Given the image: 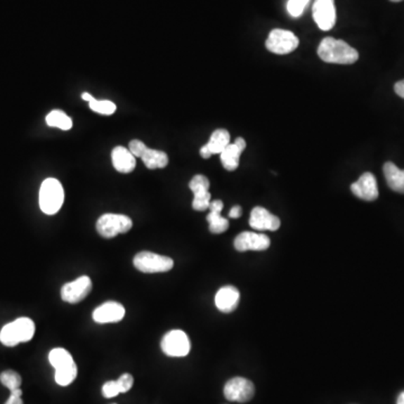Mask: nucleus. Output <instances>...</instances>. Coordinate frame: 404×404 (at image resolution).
<instances>
[{"label": "nucleus", "instance_id": "nucleus-31", "mask_svg": "<svg viewBox=\"0 0 404 404\" xmlns=\"http://www.w3.org/2000/svg\"><path fill=\"white\" fill-rule=\"evenodd\" d=\"M148 146L142 141L133 140L129 143V151L135 157H142L143 154L145 153Z\"/></svg>", "mask_w": 404, "mask_h": 404}, {"label": "nucleus", "instance_id": "nucleus-26", "mask_svg": "<svg viewBox=\"0 0 404 404\" xmlns=\"http://www.w3.org/2000/svg\"><path fill=\"white\" fill-rule=\"evenodd\" d=\"M0 382L3 383L4 386H6L11 392V391L20 388L22 377L17 372L9 370V371H5L0 374Z\"/></svg>", "mask_w": 404, "mask_h": 404}, {"label": "nucleus", "instance_id": "nucleus-37", "mask_svg": "<svg viewBox=\"0 0 404 404\" xmlns=\"http://www.w3.org/2000/svg\"><path fill=\"white\" fill-rule=\"evenodd\" d=\"M391 1H393V3H399V1H402V0H391Z\"/></svg>", "mask_w": 404, "mask_h": 404}, {"label": "nucleus", "instance_id": "nucleus-22", "mask_svg": "<svg viewBox=\"0 0 404 404\" xmlns=\"http://www.w3.org/2000/svg\"><path fill=\"white\" fill-rule=\"evenodd\" d=\"M141 159H143L144 164L150 170L163 169L169 164V157H167V153L157 151V150H152V148H148Z\"/></svg>", "mask_w": 404, "mask_h": 404}, {"label": "nucleus", "instance_id": "nucleus-36", "mask_svg": "<svg viewBox=\"0 0 404 404\" xmlns=\"http://www.w3.org/2000/svg\"><path fill=\"white\" fill-rule=\"evenodd\" d=\"M396 404H404V392H402V393L400 394L399 398H398V402H396Z\"/></svg>", "mask_w": 404, "mask_h": 404}, {"label": "nucleus", "instance_id": "nucleus-15", "mask_svg": "<svg viewBox=\"0 0 404 404\" xmlns=\"http://www.w3.org/2000/svg\"><path fill=\"white\" fill-rule=\"evenodd\" d=\"M351 193L362 200L374 201L379 197L377 178L370 172L364 173L355 183L351 184Z\"/></svg>", "mask_w": 404, "mask_h": 404}, {"label": "nucleus", "instance_id": "nucleus-17", "mask_svg": "<svg viewBox=\"0 0 404 404\" xmlns=\"http://www.w3.org/2000/svg\"><path fill=\"white\" fill-rule=\"evenodd\" d=\"M246 142L242 137L236 138L221 153V164L227 171H235L240 167V154L245 150Z\"/></svg>", "mask_w": 404, "mask_h": 404}, {"label": "nucleus", "instance_id": "nucleus-4", "mask_svg": "<svg viewBox=\"0 0 404 404\" xmlns=\"http://www.w3.org/2000/svg\"><path fill=\"white\" fill-rule=\"evenodd\" d=\"M133 227V221L129 216L117 214H105L98 219L97 232L103 238H114L118 234H126Z\"/></svg>", "mask_w": 404, "mask_h": 404}, {"label": "nucleus", "instance_id": "nucleus-20", "mask_svg": "<svg viewBox=\"0 0 404 404\" xmlns=\"http://www.w3.org/2000/svg\"><path fill=\"white\" fill-rule=\"evenodd\" d=\"M112 159L115 169L120 173L133 172L136 167V157L123 146L112 150Z\"/></svg>", "mask_w": 404, "mask_h": 404}, {"label": "nucleus", "instance_id": "nucleus-3", "mask_svg": "<svg viewBox=\"0 0 404 404\" xmlns=\"http://www.w3.org/2000/svg\"><path fill=\"white\" fill-rule=\"evenodd\" d=\"M65 202V190L59 180L48 178L39 189V208L46 215H56Z\"/></svg>", "mask_w": 404, "mask_h": 404}, {"label": "nucleus", "instance_id": "nucleus-10", "mask_svg": "<svg viewBox=\"0 0 404 404\" xmlns=\"http://www.w3.org/2000/svg\"><path fill=\"white\" fill-rule=\"evenodd\" d=\"M210 182L204 176H193L190 181L189 188L193 193V208L197 211H204L209 208L211 195L209 193Z\"/></svg>", "mask_w": 404, "mask_h": 404}, {"label": "nucleus", "instance_id": "nucleus-11", "mask_svg": "<svg viewBox=\"0 0 404 404\" xmlns=\"http://www.w3.org/2000/svg\"><path fill=\"white\" fill-rule=\"evenodd\" d=\"M313 20L322 31H330L336 22L334 0H315L313 4Z\"/></svg>", "mask_w": 404, "mask_h": 404}, {"label": "nucleus", "instance_id": "nucleus-24", "mask_svg": "<svg viewBox=\"0 0 404 404\" xmlns=\"http://www.w3.org/2000/svg\"><path fill=\"white\" fill-rule=\"evenodd\" d=\"M48 360H50L51 365L53 366L56 370L65 367V366L71 365L74 363L72 355L65 348L52 349L50 351V355H48Z\"/></svg>", "mask_w": 404, "mask_h": 404}, {"label": "nucleus", "instance_id": "nucleus-32", "mask_svg": "<svg viewBox=\"0 0 404 404\" xmlns=\"http://www.w3.org/2000/svg\"><path fill=\"white\" fill-rule=\"evenodd\" d=\"M22 390L17 389V390L11 391V396L8 400L6 401L5 404H24L22 400Z\"/></svg>", "mask_w": 404, "mask_h": 404}, {"label": "nucleus", "instance_id": "nucleus-21", "mask_svg": "<svg viewBox=\"0 0 404 404\" xmlns=\"http://www.w3.org/2000/svg\"><path fill=\"white\" fill-rule=\"evenodd\" d=\"M383 172L389 187L396 193H404V170H400L392 162H388L383 167Z\"/></svg>", "mask_w": 404, "mask_h": 404}, {"label": "nucleus", "instance_id": "nucleus-33", "mask_svg": "<svg viewBox=\"0 0 404 404\" xmlns=\"http://www.w3.org/2000/svg\"><path fill=\"white\" fill-rule=\"evenodd\" d=\"M394 91H396V95L404 99V80L396 82V86H394Z\"/></svg>", "mask_w": 404, "mask_h": 404}, {"label": "nucleus", "instance_id": "nucleus-8", "mask_svg": "<svg viewBox=\"0 0 404 404\" xmlns=\"http://www.w3.org/2000/svg\"><path fill=\"white\" fill-rule=\"evenodd\" d=\"M223 394L229 401L245 402L251 401L255 394V388L249 379L244 377H234L229 379L223 388Z\"/></svg>", "mask_w": 404, "mask_h": 404}, {"label": "nucleus", "instance_id": "nucleus-9", "mask_svg": "<svg viewBox=\"0 0 404 404\" xmlns=\"http://www.w3.org/2000/svg\"><path fill=\"white\" fill-rule=\"evenodd\" d=\"M92 282L89 276H80L73 282H69L61 289L62 300L67 304H76L82 301L91 292Z\"/></svg>", "mask_w": 404, "mask_h": 404}, {"label": "nucleus", "instance_id": "nucleus-25", "mask_svg": "<svg viewBox=\"0 0 404 404\" xmlns=\"http://www.w3.org/2000/svg\"><path fill=\"white\" fill-rule=\"evenodd\" d=\"M77 374H78V368H77L76 363H73L71 365L56 370V382L61 386H67L76 379Z\"/></svg>", "mask_w": 404, "mask_h": 404}, {"label": "nucleus", "instance_id": "nucleus-30", "mask_svg": "<svg viewBox=\"0 0 404 404\" xmlns=\"http://www.w3.org/2000/svg\"><path fill=\"white\" fill-rule=\"evenodd\" d=\"M120 394L119 388H118L117 381H109L105 383L103 386V396L107 399H112L115 396Z\"/></svg>", "mask_w": 404, "mask_h": 404}, {"label": "nucleus", "instance_id": "nucleus-12", "mask_svg": "<svg viewBox=\"0 0 404 404\" xmlns=\"http://www.w3.org/2000/svg\"><path fill=\"white\" fill-rule=\"evenodd\" d=\"M234 245L238 252L265 251L270 247L271 240L264 234L244 232L235 238Z\"/></svg>", "mask_w": 404, "mask_h": 404}, {"label": "nucleus", "instance_id": "nucleus-27", "mask_svg": "<svg viewBox=\"0 0 404 404\" xmlns=\"http://www.w3.org/2000/svg\"><path fill=\"white\" fill-rule=\"evenodd\" d=\"M89 107L93 112H98V114L106 115V116L114 114L116 112V109H117L116 105L112 101L97 100V99L90 101Z\"/></svg>", "mask_w": 404, "mask_h": 404}, {"label": "nucleus", "instance_id": "nucleus-13", "mask_svg": "<svg viewBox=\"0 0 404 404\" xmlns=\"http://www.w3.org/2000/svg\"><path fill=\"white\" fill-rule=\"evenodd\" d=\"M126 310L123 304L119 302L108 301L101 304L100 307L92 313V319L95 322L101 323H112L118 322V321L123 320L125 317Z\"/></svg>", "mask_w": 404, "mask_h": 404}, {"label": "nucleus", "instance_id": "nucleus-1", "mask_svg": "<svg viewBox=\"0 0 404 404\" xmlns=\"http://www.w3.org/2000/svg\"><path fill=\"white\" fill-rule=\"evenodd\" d=\"M318 56L323 62L334 65H353L360 56L351 45L334 37H326L321 41Z\"/></svg>", "mask_w": 404, "mask_h": 404}, {"label": "nucleus", "instance_id": "nucleus-16", "mask_svg": "<svg viewBox=\"0 0 404 404\" xmlns=\"http://www.w3.org/2000/svg\"><path fill=\"white\" fill-rule=\"evenodd\" d=\"M230 144V135L226 129H217L210 137L209 142L200 148V155L209 159L214 154H221Z\"/></svg>", "mask_w": 404, "mask_h": 404}, {"label": "nucleus", "instance_id": "nucleus-34", "mask_svg": "<svg viewBox=\"0 0 404 404\" xmlns=\"http://www.w3.org/2000/svg\"><path fill=\"white\" fill-rule=\"evenodd\" d=\"M240 216H242V208L240 206L233 207L230 211H229V217L234 218V219L240 218Z\"/></svg>", "mask_w": 404, "mask_h": 404}, {"label": "nucleus", "instance_id": "nucleus-7", "mask_svg": "<svg viewBox=\"0 0 404 404\" xmlns=\"http://www.w3.org/2000/svg\"><path fill=\"white\" fill-rule=\"evenodd\" d=\"M161 348L167 356H187L191 349L189 337L182 330H171L164 334L161 341Z\"/></svg>", "mask_w": 404, "mask_h": 404}, {"label": "nucleus", "instance_id": "nucleus-2", "mask_svg": "<svg viewBox=\"0 0 404 404\" xmlns=\"http://www.w3.org/2000/svg\"><path fill=\"white\" fill-rule=\"evenodd\" d=\"M35 334V323L32 319L22 317L7 323L0 332V341L7 347H14L20 343H27Z\"/></svg>", "mask_w": 404, "mask_h": 404}, {"label": "nucleus", "instance_id": "nucleus-35", "mask_svg": "<svg viewBox=\"0 0 404 404\" xmlns=\"http://www.w3.org/2000/svg\"><path fill=\"white\" fill-rule=\"evenodd\" d=\"M81 98H82L84 100L88 101V103H90V101H92L93 99H95V98L90 95L89 92H84L82 96H81Z\"/></svg>", "mask_w": 404, "mask_h": 404}, {"label": "nucleus", "instance_id": "nucleus-6", "mask_svg": "<svg viewBox=\"0 0 404 404\" xmlns=\"http://www.w3.org/2000/svg\"><path fill=\"white\" fill-rule=\"evenodd\" d=\"M265 45L272 53L283 56L297 50L299 46V39L292 32L276 28L268 34Z\"/></svg>", "mask_w": 404, "mask_h": 404}, {"label": "nucleus", "instance_id": "nucleus-28", "mask_svg": "<svg viewBox=\"0 0 404 404\" xmlns=\"http://www.w3.org/2000/svg\"><path fill=\"white\" fill-rule=\"evenodd\" d=\"M308 3L309 0H289L287 4V11L292 17H300Z\"/></svg>", "mask_w": 404, "mask_h": 404}, {"label": "nucleus", "instance_id": "nucleus-5", "mask_svg": "<svg viewBox=\"0 0 404 404\" xmlns=\"http://www.w3.org/2000/svg\"><path fill=\"white\" fill-rule=\"evenodd\" d=\"M173 259L152 252H141L134 257V266L143 273H164L172 270Z\"/></svg>", "mask_w": 404, "mask_h": 404}, {"label": "nucleus", "instance_id": "nucleus-19", "mask_svg": "<svg viewBox=\"0 0 404 404\" xmlns=\"http://www.w3.org/2000/svg\"><path fill=\"white\" fill-rule=\"evenodd\" d=\"M223 204L221 200L211 201L209 204V215L207 216V221L209 223V230L212 234H221L226 232L229 227L226 218L221 217V210Z\"/></svg>", "mask_w": 404, "mask_h": 404}, {"label": "nucleus", "instance_id": "nucleus-23", "mask_svg": "<svg viewBox=\"0 0 404 404\" xmlns=\"http://www.w3.org/2000/svg\"><path fill=\"white\" fill-rule=\"evenodd\" d=\"M46 124L50 127H56L62 131H69L72 129V119L65 112L56 109L46 116Z\"/></svg>", "mask_w": 404, "mask_h": 404}, {"label": "nucleus", "instance_id": "nucleus-29", "mask_svg": "<svg viewBox=\"0 0 404 404\" xmlns=\"http://www.w3.org/2000/svg\"><path fill=\"white\" fill-rule=\"evenodd\" d=\"M118 388H119L120 393H126L131 390V386L134 384V377H131V374L125 373L117 379Z\"/></svg>", "mask_w": 404, "mask_h": 404}, {"label": "nucleus", "instance_id": "nucleus-14", "mask_svg": "<svg viewBox=\"0 0 404 404\" xmlns=\"http://www.w3.org/2000/svg\"><path fill=\"white\" fill-rule=\"evenodd\" d=\"M249 226L256 230L275 232L281 226V221L263 207H255L251 212Z\"/></svg>", "mask_w": 404, "mask_h": 404}, {"label": "nucleus", "instance_id": "nucleus-18", "mask_svg": "<svg viewBox=\"0 0 404 404\" xmlns=\"http://www.w3.org/2000/svg\"><path fill=\"white\" fill-rule=\"evenodd\" d=\"M240 291L235 287H223L218 291L215 297L216 307L221 313H230L240 304Z\"/></svg>", "mask_w": 404, "mask_h": 404}]
</instances>
